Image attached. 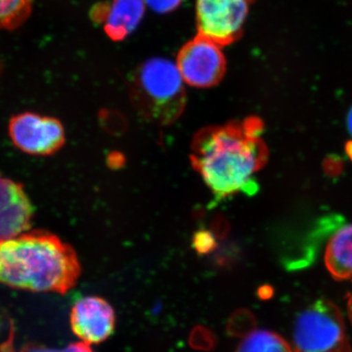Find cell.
I'll list each match as a JSON object with an SVG mask.
<instances>
[{"mask_svg": "<svg viewBox=\"0 0 352 352\" xmlns=\"http://www.w3.org/2000/svg\"><path fill=\"white\" fill-rule=\"evenodd\" d=\"M263 127V120L252 117L205 127L196 134L190 159L215 201L258 190L254 173L268 159L267 147L261 138Z\"/></svg>", "mask_w": 352, "mask_h": 352, "instance_id": "6da1fadb", "label": "cell"}, {"mask_svg": "<svg viewBox=\"0 0 352 352\" xmlns=\"http://www.w3.org/2000/svg\"><path fill=\"white\" fill-rule=\"evenodd\" d=\"M19 352H94L90 349L89 344L85 342H75L69 344L64 349H51L41 344H29L21 347Z\"/></svg>", "mask_w": 352, "mask_h": 352, "instance_id": "2e32d148", "label": "cell"}, {"mask_svg": "<svg viewBox=\"0 0 352 352\" xmlns=\"http://www.w3.org/2000/svg\"><path fill=\"white\" fill-rule=\"evenodd\" d=\"M32 217L34 208L22 185L0 173V240L30 231Z\"/></svg>", "mask_w": 352, "mask_h": 352, "instance_id": "9c48e42d", "label": "cell"}, {"mask_svg": "<svg viewBox=\"0 0 352 352\" xmlns=\"http://www.w3.org/2000/svg\"><path fill=\"white\" fill-rule=\"evenodd\" d=\"M347 129H349V132L352 135V108L349 110V113H347V119H346Z\"/></svg>", "mask_w": 352, "mask_h": 352, "instance_id": "7402d4cb", "label": "cell"}, {"mask_svg": "<svg viewBox=\"0 0 352 352\" xmlns=\"http://www.w3.org/2000/svg\"><path fill=\"white\" fill-rule=\"evenodd\" d=\"M189 344L196 351H210L217 346V338L208 328H194L190 333Z\"/></svg>", "mask_w": 352, "mask_h": 352, "instance_id": "5bb4252c", "label": "cell"}, {"mask_svg": "<svg viewBox=\"0 0 352 352\" xmlns=\"http://www.w3.org/2000/svg\"><path fill=\"white\" fill-rule=\"evenodd\" d=\"M8 133L17 149L38 157L55 154L66 139L60 120L31 112L14 116L9 122Z\"/></svg>", "mask_w": 352, "mask_h": 352, "instance_id": "52a82bcc", "label": "cell"}, {"mask_svg": "<svg viewBox=\"0 0 352 352\" xmlns=\"http://www.w3.org/2000/svg\"><path fill=\"white\" fill-rule=\"evenodd\" d=\"M193 247L199 254H208L214 249L215 241L212 234L207 231H201L194 236Z\"/></svg>", "mask_w": 352, "mask_h": 352, "instance_id": "e0dca14e", "label": "cell"}, {"mask_svg": "<svg viewBox=\"0 0 352 352\" xmlns=\"http://www.w3.org/2000/svg\"><path fill=\"white\" fill-rule=\"evenodd\" d=\"M325 265L337 281L352 278V224L340 228L329 241Z\"/></svg>", "mask_w": 352, "mask_h": 352, "instance_id": "8fae6325", "label": "cell"}, {"mask_svg": "<svg viewBox=\"0 0 352 352\" xmlns=\"http://www.w3.org/2000/svg\"><path fill=\"white\" fill-rule=\"evenodd\" d=\"M344 163L338 157H329L324 163V170L329 175H338L342 173Z\"/></svg>", "mask_w": 352, "mask_h": 352, "instance_id": "ffe728a7", "label": "cell"}, {"mask_svg": "<svg viewBox=\"0 0 352 352\" xmlns=\"http://www.w3.org/2000/svg\"><path fill=\"white\" fill-rule=\"evenodd\" d=\"M236 352H294L293 347L278 333L268 330L252 331L244 337Z\"/></svg>", "mask_w": 352, "mask_h": 352, "instance_id": "7c38bea8", "label": "cell"}, {"mask_svg": "<svg viewBox=\"0 0 352 352\" xmlns=\"http://www.w3.org/2000/svg\"><path fill=\"white\" fill-rule=\"evenodd\" d=\"M175 64L184 82L194 87H214L226 73L221 46L201 34L182 46Z\"/></svg>", "mask_w": 352, "mask_h": 352, "instance_id": "8992f818", "label": "cell"}, {"mask_svg": "<svg viewBox=\"0 0 352 352\" xmlns=\"http://www.w3.org/2000/svg\"><path fill=\"white\" fill-rule=\"evenodd\" d=\"M346 154L349 155V157H351L352 161V141L351 142L347 143L346 146Z\"/></svg>", "mask_w": 352, "mask_h": 352, "instance_id": "603a6c76", "label": "cell"}, {"mask_svg": "<svg viewBox=\"0 0 352 352\" xmlns=\"http://www.w3.org/2000/svg\"><path fill=\"white\" fill-rule=\"evenodd\" d=\"M73 333L87 344H98L112 336L116 314L112 305L99 296H85L74 303L69 315Z\"/></svg>", "mask_w": 352, "mask_h": 352, "instance_id": "ba28073f", "label": "cell"}, {"mask_svg": "<svg viewBox=\"0 0 352 352\" xmlns=\"http://www.w3.org/2000/svg\"><path fill=\"white\" fill-rule=\"evenodd\" d=\"M254 0H196L198 34L219 46L232 44L242 36Z\"/></svg>", "mask_w": 352, "mask_h": 352, "instance_id": "5b68a950", "label": "cell"}, {"mask_svg": "<svg viewBox=\"0 0 352 352\" xmlns=\"http://www.w3.org/2000/svg\"><path fill=\"white\" fill-rule=\"evenodd\" d=\"M184 83L176 64L164 58H152L131 78L132 104L144 119L168 126L179 119L186 105Z\"/></svg>", "mask_w": 352, "mask_h": 352, "instance_id": "3957f363", "label": "cell"}, {"mask_svg": "<svg viewBox=\"0 0 352 352\" xmlns=\"http://www.w3.org/2000/svg\"><path fill=\"white\" fill-rule=\"evenodd\" d=\"M14 335L12 321L3 308H0V339L3 337L9 338Z\"/></svg>", "mask_w": 352, "mask_h": 352, "instance_id": "d6986e66", "label": "cell"}, {"mask_svg": "<svg viewBox=\"0 0 352 352\" xmlns=\"http://www.w3.org/2000/svg\"><path fill=\"white\" fill-rule=\"evenodd\" d=\"M34 0H0V29H17L32 12Z\"/></svg>", "mask_w": 352, "mask_h": 352, "instance_id": "4fadbf2b", "label": "cell"}, {"mask_svg": "<svg viewBox=\"0 0 352 352\" xmlns=\"http://www.w3.org/2000/svg\"><path fill=\"white\" fill-rule=\"evenodd\" d=\"M80 275L75 250L47 231L0 240V284L34 293L65 295Z\"/></svg>", "mask_w": 352, "mask_h": 352, "instance_id": "7a4b0ae2", "label": "cell"}, {"mask_svg": "<svg viewBox=\"0 0 352 352\" xmlns=\"http://www.w3.org/2000/svg\"><path fill=\"white\" fill-rule=\"evenodd\" d=\"M294 352H352L342 311L331 300L320 298L296 317Z\"/></svg>", "mask_w": 352, "mask_h": 352, "instance_id": "277c9868", "label": "cell"}, {"mask_svg": "<svg viewBox=\"0 0 352 352\" xmlns=\"http://www.w3.org/2000/svg\"><path fill=\"white\" fill-rule=\"evenodd\" d=\"M144 0H113L110 6H102L100 17L106 34L113 41L129 36L144 15Z\"/></svg>", "mask_w": 352, "mask_h": 352, "instance_id": "30bf717a", "label": "cell"}, {"mask_svg": "<svg viewBox=\"0 0 352 352\" xmlns=\"http://www.w3.org/2000/svg\"><path fill=\"white\" fill-rule=\"evenodd\" d=\"M144 1L145 4L157 13H168L177 8L182 0H144Z\"/></svg>", "mask_w": 352, "mask_h": 352, "instance_id": "ac0fdd59", "label": "cell"}, {"mask_svg": "<svg viewBox=\"0 0 352 352\" xmlns=\"http://www.w3.org/2000/svg\"><path fill=\"white\" fill-rule=\"evenodd\" d=\"M347 312H349V320L352 324V293L349 296V300H347Z\"/></svg>", "mask_w": 352, "mask_h": 352, "instance_id": "44dd1931", "label": "cell"}, {"mask_svg": "<svg viewBox=\"0 0 352 352\" xmlns=\"http://www.w3.org/2000/svg\"><path fill=\"white\" fill-rule=\"evenodd\" d=\"M252 326H254V320H252V314L245 310H239V311H236L229 319L227 331L230 335L235 336V337H238V336L245 337L252 332Z\"/></svg>", "mask_w": 352, "mask_h": 352, "instance_id": "9a60e30c", "label": "cell"}]
</instances>
